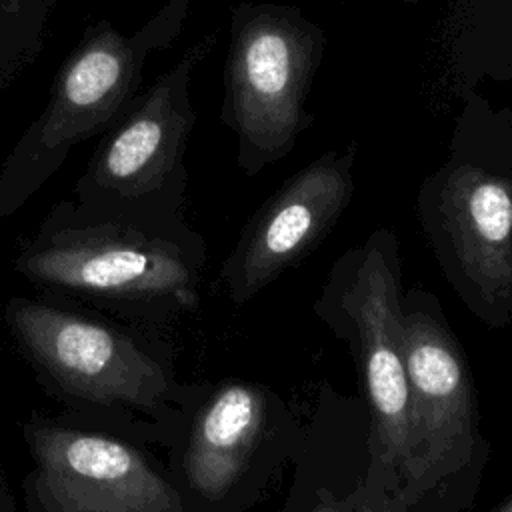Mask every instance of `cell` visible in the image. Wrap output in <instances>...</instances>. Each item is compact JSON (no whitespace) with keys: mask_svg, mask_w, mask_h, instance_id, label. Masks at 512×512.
Returning a JSON list of instances; mask_svg holds the SVG:
<instances>
[{"mask_svg":"<svg viewBox=\"0 0 512 512\" xmlns=\"http://www.w3.org/2000/svg\"><path fill=\"white\" fill-rule=\"evenodd\" d=\"M4 316L36 374L68 406L134 430L170 416L176 400L172 374L134 332L30 298H12Z\"/></svg>","mask_w":512,"mask_h":512,"instance_id":"1","label":"cell"},{"mask_svg":"<svg viewBox=\"0 0 512 512\" xmlns=\"http://www.w3.org/2000/svg\"><path fill=\"white\" fill-rule=\"evenodd\" d=\"M32 284L112 310L158 320L198 304V262L178 242L120 220L54 222L16 256Z\"/></svg>","mask_w":512,"mask_h":512,"instance_id":"2","label":"cell"},{"mask_svg":"<svg viewBox=\"0 0 512 512\" xmlns=\"http://www.w3.org/2000/svg\"><path fill=\"white\" fill-rule=\"evenodd\" d=\"M346 268L338 308L354 334L370 404L372 458L382 460L404 488L414 468V430L394 236L386 230L372 234Z\"/></svg>","mask_w":512,"mask_h":512,"instance_id":"3","label":"cell"},{"mask_svg":"<svg viewBox=\"0 0 512 512\" xmlns=\"http://www.w3.org/2000/svg\"><path fill=\"white\" fill-rule=\"evenodd\" d=\"M402 324L414 430V468L402 492L414 504L472 462L480 434L466 354L432 294L402 296Z\"/></svg>","mask_w":512,"mask_h":512,"instance_id":"4","label":"cell"},{"mask_svg":"<svg viewBox=\"0 0 512 512\" xmlns=\"http://www.w3.org/2000/svg\"><path fill=\"white\" fill-rule=\"evenodd\" d=\"M428 238L456 294L484 324L512 320V182L472 164L442 178Z\"/></svg>","mask_w":512,"mask_h":512,"instance_id":"5","label":"cell"},{"mask_svg":"<svg viewBox=\"0 0 512 512\" xmlns=\"http://www.w3.org/2000/svg\"><path fill=\"white\" fill-rule=\"evenodd\" d=\"M26 438L46 512H184L178 488L116 436L34 420Z\"/></svg>","mask_w":512,"mask_h":512,"instance_id":"6","label":"cell"},{"mask_svg":"<svg viewBox=\"0 0 512 512\" xmlns=\"http://www.w3.org/2000/svg\"><path fill=\"white\" fill-rule=\"evenodd\" d=\"M318 50L316 34L292 16L258 10L238 28L228 68L234 122L264 158L288 152L300 132Z\"/></svg>","mask_w":512,"mask_h":512,"instance_id":"7","label":"cell"},{"mask_svg":"<svg viewBox=\"0 0 512 512\" xmlns=\"http://www.w3.org/2000/svg\"><path fill=\"white\" fill-rule=\"evenodd\" d=\"M352 192L350 160L334 154L292 176L256 214L222 268L232 302L250 300L328 234Z\"/></svg>","mask_w":512,"mask_h":512,"instance_id":"8","label":"cell"},{"mask_svg":"<svg viewBox=\"0 0 512 512\" xmlns=\"http://www.w3.org/2000/svg\"><path fill=\"white\" fill-rule=\"evenodd\" d=\"M178 72L158 82L140 110L106 144L94 166L96 186L122 200L154 192L174 168L192 114Z\"/></svg>","mask_w":512,"mask_h":512,"instance_id":"9","label":"cell"},{"mask_svg":"<svg viewBox=\"0 0 512 512\" xmlns=\"http://www.w3.org/2000/svg\"><path fill=\"white\" fill-rule=\"evenodd\" d=\"M266 392L254 384L230 382L196 412L184 450V476L194 494L220 502L240 482L264 434Z\"/></svg>","mask_w":512,"mask_h":512,"instance_id":"10","label":"cell"},{"mask_svg":"<svg viewBox=\"0 0 512 512\" xmlns=\"http://www.w3.org/2000/svg\"><path fill=\"white\" fill-rule=\"evenodd\" d=\"M132 52L114 32H102L68 62L44 124V142L70 144L100 126L132 82Z\"/></svg>","mask_w":512,"mask_h":512,"instance_id":"11","label":"cell"},{"mask_svg":"<svg viewBox=\"0 0 512 512\" xmlns=\"http://www.w3.org/2000/svg\"><path fill=\"white\" fill-rule=\"evenodd\" d=\"M356 512H408V500L398 476L378 458H372L366 484L358 490Z\"/></svg>","mask_w":512,"mask_h":512,"instance_id":"12","label":"cell"},{"mask_svg":"<svg viewBox=\"0 0 512 512\" xmlns=\"http://www.w3.org/2000/svg\"><path fill=\"white\" fill-rule=\"evenodd\" d=\"M308 512H344V508L340 504H334V502H324V504H318V506L310 508Z\"/></svg>","mask_w":512,"mask_h":512,"instance_id":"13","label":"cell"},{"mask_svg":"<svg viewBox=\"0 0 512 512\" xmlns=\"http://www.w3.org/2000/svg\"><path fill=\"white\" fill-rule=\"evenodd\" d=\"M492 512H512V490L508 492V496Z\"/></svg>","mask_w":512,"mask_h":512,"instance_id":"14","label":"cell"}]
</instances>
